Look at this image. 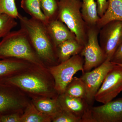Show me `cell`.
I'll list each match as a JSON object with an SVG mask.
<instances>
[{
  "mask_svg": "<svg viewBox=\"0 0 122 122\" xmlns=\"http://www.w3.org/2000/svg\"><path fill=\"white\" fill-rule=\"evenodd\" d=\"M41 8L48 22L57 19L59 0H40Z\"/></svg>",
  "mask_w": 122,
  "mask_h": 122,
  "instance_id": "22",
  "label": "cell"
},
{
  "mask_svg": "<svg viewBox=\"0 0 122 122\" xmlns=\"http://www.w3.org/2000/svg\"><path fill=\"white\" fill-rule=\"evenodd\" d=\"M0 81L17 87L32 98H56L59 95L55 89L54 80L48 69L34 66Z\"/></svg>",
  "mask_w": 122,
  "mask_h": 122,
  "instance_id": "1",
  "label": "cell"
},
{
  "mask_svg": "<svg viewBox=\"0 0 122 122\" xmlns=\"http://www.w3.org/2000/svg\"><path fill=\"white\" fill-rule=\"evenodd\" d=\"M100 30L97 26L88 27L86 42L80 53L84 58L83 70L85 72L97 67L106 60L98 41Z\"/></svg>",
  "mask_w": 122,
  "mask_h": 122,
  "instance_id": "7",
  "label": "cell"
},
{
  "mask_svg": "<svg viewBox=\"0 0 122 122\" xmlns=\"http://www.w3.org/2000/svg\"><path fill=\"white\" fill-rule=\"evenodd\" d=\"M111 61L115 64L122 63V42L117 49Z\"/></svg>",
  "mask_w": 122,
  "mask_h": 122,
  "instance_id": "28",
  "label": "cell"
},
{
  "mask_svg": "<svg viewBox=\"0 0 122 122\" xmlns=\"http://www.w3.org/2000/svg\"><path fill=\"white\" fill-rule=\"evenodd\" d=\"M107 8L97 24V26L100 29L111 21H122V0H107Z\"/></svg>",
  "mask_w": 122,
  "mask_h": 122,
  "instance_id": "17",
  "label": "cell"
},
{
  "mask_svg": "<svg viewBox=\"0 0 122 122\" xmlns=\"http://www.w3.org/2000/svg\"><path fill=\"white\" fill-rule=\"evenodd\" d=\"M22 114L15 112L0 115L1 122H21Z\"/></svg>",
  "mask_w": 122,
  "mask_h": 122,
  "instance_id": "26",
  "label": "cell"
},
{
  "mask_svg": "<svg viewBox=\"0 0 122 122\" xmlns=\"http://www.w3.org/2000/svg\"><path fill=\"white\" fill-rule=\"evenodd\" d=\"M57 99L62 109L81 119L84 114L92 106L88 104L85 98L74 97L64 93L59 95Z\"/></svg>",
  "mask_w": 122,
  "mask_h": 122,
  "instance_id": "13",
  "label": "cell"
},
{
  "mask_svg": "<svg viewBox=\"0 0 122 122\" xmlns=\"http://www.w3.org/2000/svg\"><path fill=\"white\" fill-rule=\"evenodd\" d=\"M100 46L106 60L111 61L122 42V21L115 20L105 25L99 30Z\"/></svg>",
  "mask_w": 122,
  "mask_h": 122,
  "instance_id": "8",
  "label": "cell"
},
{
  "mask_svg": "<svg viewBox=\"0 0 122 122\" xmlns=\"http://www.w3.org/2000/svg\"><path fill=\"white\" fill-rule=\"evenodd\" d=\"M0 122H1V120H0Z\"/></svg>",
  "mask_w": 122,
  "mask_h": 122,
  "instance_id": "30",
  "label": "cell"
},
{
  "mask_svg": "<svg viewBox=\"0 0 122 122\" xmlns=\"http://www.w3.org/2000/svg\"><path fill=\"white\" fill-rule=\"evenodd\" d=\"M20 28L26 33L30 44L37 54L49 67L58 64L56 48L42 22L19 14Z\"/></svg>",
  "mask_w": 122,
  "mask_h": 122,
  "instance_id": "2",
  "label": "cell"
},
{
  "mask_svg": "<svg viewBox=\"0 0 122 122\" xmlns=\"http://www.w3.org/2000/svg\"><path fill=\"white\" fill-rule=\"evenodd\" d=\"M81 11L87 27L97 26L100 18L98 13L97 2L95 0H82Z\"/></svg>",
  "mask_w": 122,
  "mask_h": 122,
  "instance_id": "18",
  "label": "cell"
},
{
  "mask_svg": "<svg viewBox=\"0 0 122 122\" xmlns=\"http://www.w3.org/2000/svg\"><path fill=\"white\" fill-rule=\"evenodd\" d=\"M2 14L18 19L20 13L15 0H0V14Z\"/></svg>",
  "mask_w": 122,
  "mask_h": 122,
  "instance_id": "24",
  "label": "cell"
},
{
  "mask_svg": "<svg viewBox=\"0 0 122 122\" xmlns=\"http://www.w3.org/2000/svg\"><path fill=\"white\" fill-rule=\"evenodd\" d=\"M84 63L83 57L79 54L56 65L48 67V71L54 80L55 89L58 95L65 92L66 86L77 72L81 71L82 74L85 73Z\"/></svg>",
  "mask_w": 122,
  "mask_h": 122,
  "instance_id": "5",
  "label": "cell"
},
{
  "mask_svg": "<svg viewBox=\"0 0 122 122\" xmlns=\"http://www.w3.org/2000/svg\"><path fill=\"white\" fill-rule=\"evenodd\" d=\"M83 47L76 39L67 40L59 44L56 48L58 63L67 61L74 55L80 54Z\"/></svg>",
  "mask_w": 122,
  "mask_h": 122,
  "instance_id": "16",
  "label": "cell"
},
{
  "mask_svg": "<svg viewBox=\"0 0 122 122\" xmlns=\"http://www.w3.org/2000/svg\"><path fill=\"white\" fill-rule=\"evenodd\" d=\"M13 58L28 62L38 68H48L37 54L22 29L11 31L0 41V59Z\"/></svg>",
  "mask_w": 122,
  "mask_h": 122,
  "instance_id": "3",
  "label": "cell"
},
{
  "mask_svg": "<svg viewBox=\"0 0 122 122\" xmlns=\"http://www.w3.org/2000/svg\"><path fill=\"white\" fill-rule=\"evenodd\" d=\"M63 93L79 98H86V89L85 83L81 77H74Z\"/></svg>",
  "mask_w": 122,
  "mask_h": 122,
  "instance_id": "21",
  "label": "cell"
},
{
  "mask_svg": "<svg viewBox=\"0 0 122 122\" xmlns=\"http://www.w3.org/2000/svg\"><path fill=\"white\" fill-rule=\"evenodd\" d=\"M53 122H81V119L77 117L71 113L62 110L53 118Z\"/></svg>",
  "mask_w": 122,
  "mask_h": 122,
  "instance_id": "25",
  "label": "cell"
},
{
  "mask_svg": "<svg viewBox=\"0 0 122 122\" xmlns=\"http://www.w3.org/2000/svg\"><path fill=\"white\" fill-rule=\"evenodd\" d=\"M94 122H122V97L103 104L91 107Z\"/></svg>",
  "mask_w": 122,
  "mask_h": 122,
  "instance_id": "11",
  "label": "cell"
},
{
  "mask_svg": "<svg viewBox=\"0 0 122 122\" xmlns=\"http://www.w3.org/2000/svg\"><path fill=\"white\" fill-rule=\"evenodd\" d=\"M20 7L31 18L46 25L48 22L41 8L40 0H21Z\"/></svg>",
  "mask_w": 122,
  "mask_h": 122,
  "instance_id": "19",
  "label": "cell"
},
{
  "mask_svg": "<svg viewBox=\"0 0 122 122\" xmlns=\"http://www.w3.org/2000/svg\"><path fill=\"white\" fill-rule=\"evenodd\" d=\"M116 65H118L120 66H122V63H121V64H116Z\"/></svg>",
  "mask_w": 122,
  "mask_h": 122,
  "instance_id": "29",
  "label": "cell"
},
{
  "mask_svg": "<svg viewBox=\"0 0 122 122\" xmlns=\"http://www.w3.org/2000/svg\"><path fill=\"white\" fill-rule=\"evenodd\" d=\"M115 64L108 60L106 61L92 71L85 72L81 78L85 83L86 89L85 99L92 106L96 93L102 84L108 72Z\"/></svg>",
  "mask_w": 122,
  "mask_h": 122,
  "instance_id": "10",
  "label": "cell"
},
{
  "mask_svg": "<svg viewBox=\"0 0 122 122\" xmlns=\"http://www.w3.org/2000/svg\"><path fill=\"white\" fill-rule=\"evenodd\" d=\"M31 102L38 110L50 117L52 119V121L53 118L62 110L57 97L34 98H32Z\"/></svg>",
  "mask_w": 122,
  "mask_h": 122,
  "instance_id": "15",
  "label": "cell"
},
{
  "mask_svg": "<svg viewBox=\"0 0 122 122\" xmlns=\"http://www.w3.org/2000/svg\"><path fill=\"white\" fill-rule=\"evenodd\" d=\"M122 92V67L115 64L107 75L95 100L102 104L113 100Z\"/></svg>",
  "mask_w": 122,
  "mask_h": 122,
  "instance_id": "9",
  "label": "cell"
},
{
  "mask_svg": "<svg viewBox=\"0 0 122 122\" xmlns=\"http://www.w3.org/2000/svg\"><path fill=\"white\" fill-rule=\"evenodd\" d=\"M45 25L48 34L56 48L58 45L66 41L76 39L74 34L58 19L49 21Z\"/></svg>",
  "mask_w": 122,
  "mask_h": 122,
  "instance_id": "12",
  "label": "cell"
},
{
  "mask_svg": "<svg viewBox=\"0 0 122 122\" xmlns=\"http://www.w3.org/2000/svg\"><path fill=\"white\" fill-rule=\"evenodd\" d=\"M33 66L28 62L21 59H0V80L13 76Z\"/></svg>",
  "mask_w": 122,
  "mask_h": 122,
  "instance_id": "14",
  "label": "cell"
},
{
  "mask_svg": "<svg viewBox=\"0 0 122 122\" xmlns=\"http://www.w3.org/2000/svg\"><path fill=\"white\" fill-rule=\"evenodd\" d=\"M15 20L7 14H0V39L5 36L17 25Z\"/></svg>",
  "mask_w": 122,
  "mask_h": 122,
  "instance_id": "23",
  "label": "cell"
},
{
  "mask_svg": "<svg viewBox=\"0 0 122 122\" xmlns=\"http://www.w3.org/2000/svg\"><path fill=\"white\" fill-rule=\"evenodd\" d=\"M97 9L99 17L101 18L105 13L107 8V0H97Z\"/></svg>",
  "mask_w": 122,
  "mask_h": 122,
  "instance_id": "27",
  "label": "cell"
},
{
  "mask_svg": "<svg viewBox=\"0 0 122 122\" xmlns=\"http://www.w3.org/2000/svg\"><path fill=\"white\" fill-rule=\"evenodd\" d=\"M81 0H59L57 19L63 22L84 46L86 42L88 27L81 13Z\"/></svg>",
  "mask_w": 122,
  "mask_h": 122,
  "instance_id": "4",
  "label": "cell"
},
{
  "mask_svg": "<svg viewBox=\"0 0 122 122\" xmlns=\"http://www.w3.org/2000/svg\"><path fill=\"white\" fill-rule=\"evenodd\" d=\"M23 92L14 86L0 81V115L23 113L29 102Z\"/></svg>",
  "mask_w": 122,
  "mask_h": 122,
  "instance_id": "6",
  "label": "cell"
},
{
  "mask_svg": "<svg viewBox=\"0 0 122 122\" xmlns=\"http://www.w3.org/2000/svg\"><path fill=\"white\" fill-rule=\"evenodd\" d=\"M52 119L41 113L32 102H29L21 116V122H50Z\"/></svg>",
  "mask_w": 122,
  "mask_h": 122,
  "instance_id": "20",
  "label": "cell"
}]
</instances>
